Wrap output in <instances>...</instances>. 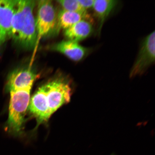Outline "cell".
Masks as SVG:
<instances>
[{
	"label": "cell",
	"instance_id": "cell-14",
	"mask_svg": "<svg viewBox=\"0 0 155 155\" xmlns=\"http://www.w3.org/2000/svg\"></svg>",
	"mask_w": 155,
	"mask_h": 155
},
{
	"label": "cell",
	"instance_id": "cell-2",
	"mask_svg": "<svg viewBox=\"0 0 155 155\" xmlns=\"http://www.w3.org/2000/svg\"><path fill=\"white\" fill-rule=\"evenodd\" d=\"M35 1H17L12 22L11 37L23 49L30 50L35 46L38 38L34 15Z\"/></svg>",
	"mask_w": 155,
	"mask_h": 155
},
{
	"label": "cell",
	"instance_id": "cell-8",
	"mask_svg": "<svg viewBox=\"0 0 155 155\" xmlns=\"http://www.w3.org/2000/svg\"><path fill=\"white\" fill-rule=\"evenodd\" d=\"M93 22L82 20L65 30L64 35L68 40L78 42L88 37L93 31Z\"/></svg>",
	"mask_w": 155,
	"mask_h": 155
},
{
	"label": "cell",
	"instance_id": "cell-3",
	"mask_svg": "<svg viewBox=\"0 0 155 155\" xmlns=\"http://www.w3.org/2000/svg\"><path fill=\"white\" fill-rule=\"evenodd\" d=\"M42 86L45 100L50 116L61 107L70 101L72 89L71 83L65 78H54Z\"/></svg>",
	"mask_w": 155,
	"mask_h": 155
},
{
	"label": "cell",
	"instance_id": "cell-10",
	"mask_svg": "<svg viewBox=\"0 0 155 155\" xmlns=\"http://www.w3.org/2000/svg\"><path fill=\"white\" fill-rule=\"evenodd\" d=\"M84 19L93 22L92 18L88 13L61 10L57 15V31L60 29L66 30L79 21Z\"/></svg>",
	"mask_w": 155,
	"mask_h": 155
},
{
	"label": "cell",
	"instance_id": "cell-4",
	"mask_svg": "<svg viewBox=\"0 0 155 155\" xmlns=\"http://www.w3.org/2000/svg\"><path fill=\"white\" fill-rule=\"evenodd\" d=\"M36 24L38 36L40 38L47 36L57 30V15L51 1H38Z\"/></svg>",
	"mask_w": 155,
	"mask_h": 155
},
{
	"label": "cell",
	"instance_id": "cell-6",
	"mask_svg": "<svg viewBox=\"0 0 155 155\" xmlns=\"http://www.w3.org/2000/svg\"><path fill=\"white\" fill-rule=\"evenodd\" d=\"M51 49L63 54L75 61H81L90 51V48L83 47L78 42L68 40L54 44Z\"/></svg>",
	"mask_w": 155,
	"mask_h": 155
},
{
	"label": "cell",
	"instance_id": "cell-11",
	"mask_svg": "<svg viewBox=\"0 0 155 155\" xmlns=\"http://www.w3.org/2000/svg\"><path fill=\"white\" fill-rule=\"evenodd\" d=\"M57 2L65 10L83 13H88L81 7L78 0H62Z\"/></svg>",
	"mask_w": 155,
	"mask_h": 155
},
{
	"label": "cell",
	"instance_id": "cell-5",
	"mask_svg": "<svg viewBox=\"0 0 155 155\" xmlns=\"http://www.w3.org/2000/svg\"><path fill=\"white\" fill-rule=\"evenodd\" d=\"M155 32L145 37L141 44L140 50L132 68L129 76L133 78L142 75L155 62Z\"/></svg>",
	"mask_w": 155,
	"mask_h": 155
},
{
	"label": "cell",
	"instance_id": "cell-7",
	"mask_svg": "<svg viewBox=\"0 0 155 155\" xmlns=\"http://www.w3.org/2000/svg\"><path fill=\"white\" fill-rule=\"evenodd\" d=\"M17 2L0 0V28L8 38L11 36L12 22Z\"/></svg>",
	"mask_w": 155,
	"mask_h": 155
},
{
	"label": "cell",
	"instance_id": "cell-1",
	"mask_svg": "<svg viewBox=\"0 0 155 155\" xmlns=\"http://www.w3.org/2000/svg\"><path fill=\"white\" fill-rule=\"evenodd\" d=\"M38 75L32 67L18 68L9 74L5 90L10 94L8 119L6 131L18 136L24 130L25 116L31 98V92Z\"/></svg>",
	"mask_w": 155,
	"mask_h": 155
},
{
	"label": "cell",
	"instance_id": "cell-9",
	"mask_svg": "<svg viewBox=\"0 0 155 155\" xmlns=\"http://www.w3.org/2000/svg\"><path fill=\"white\" fill-rule=\"evenodd\" d=\"M114 0H95L93 5L94 15L98 22L97 33L100 35L107 17L117 5Z\"/></svg>",
	"mask_w": 155,
	"mask_h": 155
},
{
	"label": "cell",
	"instance_id": "cell-12",
	"mask_svg": "<svg viewBox=\"0 0 155 155\" xmlns=\"http://www.w3.org/2000/svg\"><path fill=\"white\" fill-rule=\"evenodd\" d=\"M80 5L85 10L91 8L94 5V0H78Z\"/></svg>",
	"mask_w": 155,
	"mask_h": 155
},
{
	"label": "cell",
	"instance_id": "cell-13",
	"mask_svg": "<svg viewBox=\"0 0 155 155\" xmlns=\"http://www.w3.org/2000/svg\"><path fill=\"white\" fill-rule=\"evenodd\" d=\"M8 38L3 31L0 28V44L3 43Z\"/></svg>",
	"mask_w": 155,
	"mask_h": 155
}]
</instances>
